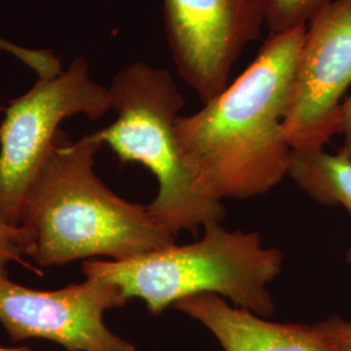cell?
<instances>
[{
    "label": "cell",
    "instance_id": "1",
    "mask_svg": "<svg viewBox=\"0 0 351 351\" xmlns=\"http://www.w3.org/2000/svg\"><path fill=\"white\" fill-rule=\"evenodd\" d=\"M306 26L269 33L254 62L199 111L177 120L184 164L213 201L249 199L289 175L284 132L289 91Z\"/></svg>",
    "mask_w": 351,
    "mask_h": 351
},
{
    "label": "cell",
    "instance_id": "2",
    "mask_svg": "<svg viewBox=\"0 0 351 351\" xmlns=\"http://www.w3.org/2000/svg\"><path fill=\"white\" fill-rule=\"evenodd\" d=\"M103 147L97 132L72 141L59 130L26 191L19 226L40 267L107 256L120 262L176 243L149 206L114 194L95 173Z\"/></svg>",
    "mask_w": 351,
    "mask_h": 351
},
{
    "label": "cell",
    "instance_id": "3",
    "mask_svg": "<svg viewBox=\"0 0 351 351\" xmlns=\"http://www.w3.org/2000/svg\"><path fill=\"white\" fill-rule=\"evenodd\" d=\"M284 255L264 246L258 232L228 230L221 221L203 226V237L169 245L128 261H84L85 277L116 285L126 300L145 302L151 315L177 302L215 294L230 304L269 317L276 307L268 285L282 269Z\"/></svg>",
    "mask_w": 351,
    "mask_h": 351
},
{
    "label": "cell",
    "instance_id": "4",
    "mask_svg": "<svg viewBox=\"0 0 351 351\" xmlns=\"http://www.w3.org/2000/svg\"><path fill=\"white\" fill-rule=\"evenodd\" d=\"M107 88L116 120L97 134L121 163L141 164L156 178L158 193L149 204L156 220L173 237L223 221V202L202 194L182 160L177 120L185 99L172 73L134 62L113 75Z\"/></svg>",
    "mask_w": 351,
    "mask_h": 351
},
{
    "label": "cell",
    "instance_id": "5",
    "mask_svg": "<svg viewBox=\"0 0 351 351\" xmlns=\"http://www.w3.org/2000/svg\"><path fill=\"white\" fill-rule=\"evenodd\" d=\"M111 111L108 88L97 82L84 56L51 77H38L8 103L0 124V220L19 226L26 191L52 147L59 126L77 114L99 120Z\"/></svg>",
    "mask_w": 351,
    "mask_h": 351
},
{
    "label": "cell",
    "instance_id": "6",
    "mask_svg": "<svg viewBox=\"0 0 351 351\" xmlns=\"http://www.w3.org/2000/svg\"><path fill=\"white\" fill-rule=\"evenodd\" d=\"M351 85V0H332L306 26L284 117L295 152L324 150L341 134V99Z\"/></svg>",
    "mask_w": 351,
    "mask_h": 351
},
{
    "label": "cell",
    "instance_id": "7",
    "mask_svg": "<svg viewBox=\"0 0 351 351\" xmlns=\"http://www.w3.org/2000/svg\"><path fill=\"white\" fill-rule=\"evenodd\" d=\"M167 42L180 77L202 103L230 82L243 50L267 26V0H163Z\"/></svg>",
    "mask_w": 351,
    "mask_h": 351
},
{
    "label": "cell",
    "instance_id": "8",
    "mask_svg": "<svg viewBox=\"0 0 351 351\" xmlns=\"http://www.w3.org/2000/svg\"><path fill=\"white\" fill-rule=\"evenodd\" d=\"M128 300L116 285L85 277L58 290H34L0 280V324L12 342L52 341L66 351H136L104 323Z\"/></svg>",
    "mask_w": 351,
    "mask_h": 351
},
{
    "label": "cell",
    "instance_id": "9",
    "mask_svg": "<svg viewBox=\"0 0 351 351\" xmlns=\"http://www.w3.org/2000/svg\"><path fill=\"white\" fill-rule=\"evenodd\" d=\"M173 308L207 328L224 351H335L317 324L269 322L215 294L191 295Z\"/></svg>",
    "mask_w": 351,
    "mask_h": 351
},
{
    "label": "cell",
    "instance_id": "10",
    "mask_svg": "<svg viewBox=\"0 0 351 351\" xmlns=\"http://www.w3.org/2000/svg\"><path fill=\"white\" fill-rule=\"evenodd\" d=\"M303 193L326 206L341 204L351 216V159L324 150L291 154L289 175ZM351 264V246L346 252Z\"/></svg>",
    "mask_w": 351,
    "mask_h": 351
},
{
    "label": "cell",
    "instance_id": "11",
    "mask_svg": "<svg viewBox=\"0 0 351 351\" xmlns=\"http://www.w3.org/2000/svg\"><path fill=\"white\" fill-rule=\"evenodd\" d=\"M332 0H267V27L269 33H282L307 26L316 13Z\"/></svg>",
    "mask_w": 351,
    "mask_h": 351
},
{
    "label": "cell",
    "instance_id": "12",
    "mask_svg": "<svg viewBox=\"0 0 351 351\" xmlns=\"http://www.w3.org/2000/svg\"><path fill=\"white\" fill-rule=\"evenodd\" d=\"M0 53L11 55L37 73L38 77H51L63 71L59 58L47 50L29 49L0 36Z\"/></svg>",
    "mask_w": 351,
    "mask_h": 351
},
{
    "label": "cell",
    "instance_id": "13",
    "mask_svg": "<svg viewBox=\"0 0 351 351\" xmlns=\"http://www.w3.org/2000/svg\"><path fill=\"white\" fill-rule=\"evenodd\" d=\"M29 249V234L23 226H10L0 220V280L8 278V265L21 263Z\"/></svg>",
    "mask_w": 351,
    "mask_h": 351
},
{
    "label": "cell",
    "instance_id": "14",
    "mask_svg": "<svg viewBox=\"0 0 351 351\" xmlns=\"http://www.w3.org/2000/svg\"><path fill=\"white\" fill-rule=\"evenodd\" d=\"M333 346L335 351H351V320L332 315L316 323Z\"/></svg>",
    "mask_w": 351,
    "mask_h": 351
},
{
    "label": "cell",
    "instance_id": "15",
    "mask_svg": "<svg viewBox=\"0 0 351 351\" xmlns=\"http://www.w3.org/2000/svg\"><path fill=\"white\" fill-rule=\"evenodd\" d=\"M341 134L343 137L339 154L351 159V95L342 103L341 111Z\"/></svg>",
    "mask_w": 351,
    "mask_h": 351
},
{
    "label": "cell",
    "instance_id": "16",
    "mask_svg": "<svg viewBox=\"0 0 351 351\" xmlns=\"http://www.w3.org/2000/svg\"><path fill=\"white\" fill-rule=\"evenodd\" d=\"M0 351H33L27 348H0Z\"/></svg>",
    "mask_w": 351,
    "mask_h": 351
}]
</instances>
